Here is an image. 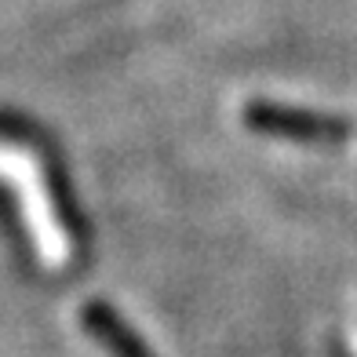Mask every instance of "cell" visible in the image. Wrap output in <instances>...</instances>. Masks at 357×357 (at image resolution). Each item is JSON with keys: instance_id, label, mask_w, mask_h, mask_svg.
Here are the masks:
<instances>
[{"instance_id": "1", "label": "cell", "mask_w": 357, "mask_h": 357, "mask_svg": "<svg viewBox=\"0 0 357 357\" xmlns=\"http://www.w3.org/2000/svg\"><path fill=\"white\" fill-rule=\"evenodd\" d=\"M248 124L259 128V132L288 135V139H335V135H347V128L328 121V117H314V113L284 109V106H266V102L248 106Z\"/></svg>"}, {"instance_id": "2", "label": "cell", "mask_w": 357, "mask_h": 357, "mask_svg": "<svg viewBox=\"0 0 357 357\" xmlns=\"http://www.w3.org/2000/svg\"><path fill=\"white\" fill-rule=\"evenodd\" d=\"M80 321H84L88 335L99 339V343L109 350V357H150L146 347L132 335V328H128L106 303H88L84 314H80Z\"/></svg>"}]
</instances>
